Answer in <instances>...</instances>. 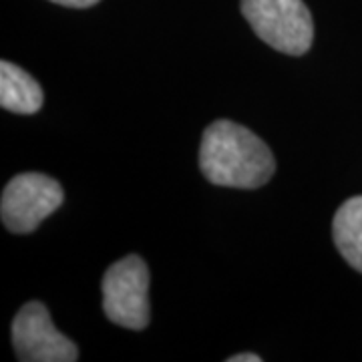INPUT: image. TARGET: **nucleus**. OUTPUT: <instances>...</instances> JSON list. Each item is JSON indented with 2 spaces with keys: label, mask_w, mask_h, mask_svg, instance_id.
<instances>
[{
  "label": "nucleus",
  "mask_w": 362,
  "mask_h": 362,
  "mask_svg": "<svg viewBox=\"0 0 362 362\" xmlns=\"http://www.w3.org/2000/svg\"><path fill=\"white\" fill-rule=\"evenodd\" d=\"M258 354H252V352H242V354H233L228 358V362H259Z\"/></svg>",
  "instance_id": "1a4fd4ad"
},
{
  "label": "nucleus",
  "mask_w": 362,
  "mask_h": 362,
  "mask_svg": "<svg viewBox=\"0 0 362 362\" xmlns=\"http://www.w3.org/2000/svg\"><path fill=\"white\" fill-rule=\"evenodd\" d=\"M199 169L207 180L221 187L256 189L272 180L276 161L270 147L256 133L221 119L204 133Z\"/></svg>",
  "instance_id": "f257e3e1"
},
{
  "label": "nucleus",
  "mask_w": 362,
  "mask_h": 362,
  "mask_svg": "<svg viewBox=\"0 0 362 362\" xmlns=\"http://www.w3.org/2000/svg\"><path fill=\"white\" fill-rule=\"evenodd\" d=\"M13 346L23 362H75L78 358L73 340L61 334L45 304L28 302L13 322Z\"/></svg>",
  "instance_id": "39448f33"
},
{
  "label": "nucleus",
  "mask_w": 362,
  "mask_h": 362,
  "mask_svg": "<svg viewBox=\"0 0 362 362\" xmlns=\"http://www.w3.org/2000/svg\"><path fill=\"white\" fill-rule=\"evenodd\" d=\"M332 235L342 258L362 274V195L350 197L338 207Z\"/></svg>",
  "instance_id": "0eeeda50"
},
{
  "label": "nucleus",
  "mask_w": 362,
  "mask_h": 362,
  "mask_svg": "<svg viewBox=\"0 0 362 362\" xmlns=\"http://www.w3.org/2000/svg\"><path fill=\"white\" fill-rule=\"evenodd\" d=\"M65 199L59 181L42 173H21L6 183L0 199V216L6 230L30 233L54 214Z\"/></svg>",
  "instance_id": "20e7f679"
},
{
  "label": "nucleus",
  "mask_w": 362,
  "mask_h": 362,
  "mask_svg": "<svg viewBox=\"0 0 362 362\" xmlns=\"http://www.w3.org/2000/svg\"><path fill=\"white\" fill-rule=\"evenodd\" d=\"M42 89L26 71L8 61L0 63V105L6 111L33 115L42 107Z\"/></svg>",
  "instance_id": "423d86ee"
},
{
  "label": "nucleus",
  "mask_w": 362,
  "mask_h": 362,
  "mask_svg": "<svg viewBox=\"0 0 362 362\" xmlns=\"http://www.w3.org/2000/svg\"><path fill=\"white\" fill-rule=\"evenodd\" d=\"M242 13L272 49L294 57L310 49L314 23L302 0H242Z\"/></svg>",
  "instance_id": "f03ea898"
},
{
  "label": "nucleus",
  "mask_w": 362,
  "mask_h": 362,
  "mask_svg": "<svg viewBox=\"0 0 362 362\" xmlns=\"http://www.w3.org/2000/svg\"><path fill=\"white\" fill-rule=\"evenodd\" d=\"M103 310L123 328L143 330L149 324V270L139 256L119 259L105 272Z\"/></svg>",
  "instance_id": "7ed1b4c3"
},
{
  "label": "nucleus",
  "mask_w": 362,
  "mask_h": 362,
  "mask_svg": "<svg viewBox=\"0 0 362 362\" xmlns=\"http://www.w3.org/2000/svg\"><path fill=\"white\" fill-rule=\"evenodd\" d=\"M57 4H63V6H73V8H89L93 4H97L99 0H51Z\"/></svg>",
  "instance_id": "6e6552de"
}]
</instances>
